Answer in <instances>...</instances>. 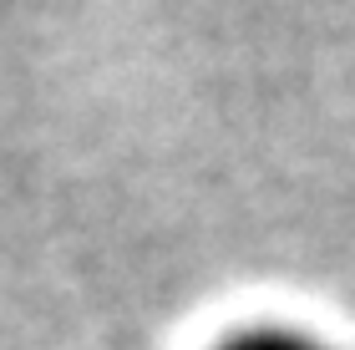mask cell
Masks as SVG:
<instances>
[{
    "label": "cell",
    "instance_id": "6da1fadb",
    "mask_svg": "<svg viewBox=\"0 0 355 350\" xmlns=\"http://www.w3.org/2000/svg\"><path fill=\"white\" fill-rule=\"evenodd\" d=\"M218 350H320V345L295 335V330H249V335H239V340L218 345Z\"/></svg>",
    "mask_w": 355,
    "mask_h": 350
}]
</instances>
